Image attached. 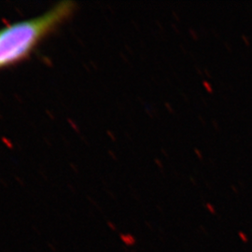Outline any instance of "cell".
Instances as JSON below:
<instances>
[{
	"instance_id": "obj_1",
	"label": "cell",
	"mask_w": 252,
	"mask_h": 252,
	"mask_svg": "<svg viewBox=\"0 0 252 252\" xmlns=\"http://www.w3.org/2000/svg\"><path fill=\"white\" fill-rule=\"evenodd\" d=\"M75 9L74 1L64 0L40 15L0 28V70L27 59L46 37L73 15Z\"/></svg>"
},
{
	"instance_id": "obj_2",
	"label": "cell",
	"mask_w": 252,
	"mask_h": 252,
	"mask_svg": "<svg viewBox=\"0 0 252 252\" xmlns=\"http://www.w3.org/2000/svg\"><path fill=\"white\" fill-rule=\"evenodd\" d=\"M203 85H204L205 88H207V90L209 91V93H210V91H212V87L210 86L207 81H204V82H203Z\"/></svg>"
},
{
	"instance_id": "obj_3",
	"label": "cell",
	"mask_w": 252,
	"mask_h": 252,
	"mask_svg": "<svg viewBox=\"0 0 252 252\" xmlns=\"http://www.w3.org/2000/svg\"><path fill=\"white\" fill-rule=\"evenodd\" d=\"M243 39H244V40L246 41V43L247 44H249V41H247V37H245V36H243Z\"/></svg>"
}]
</instances>
